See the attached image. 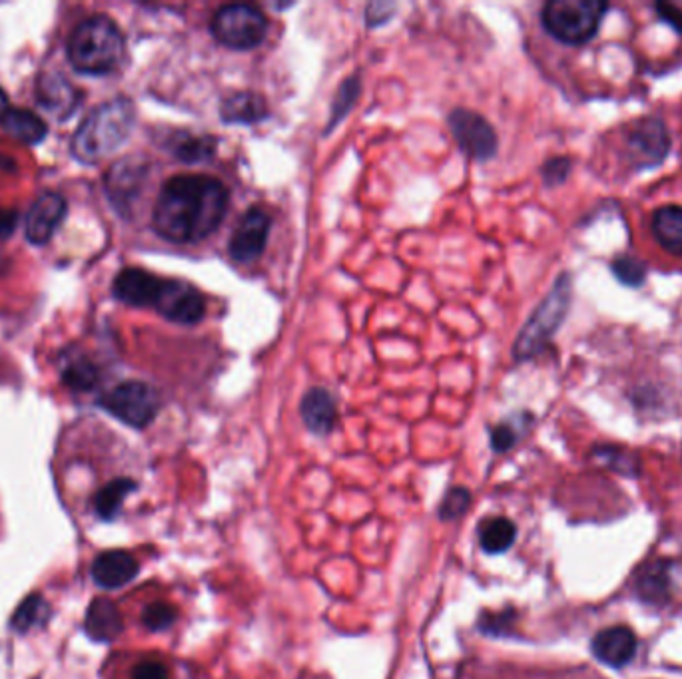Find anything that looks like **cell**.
<instances>
[{
	"label": "cell",
	"instance_id": "cell-1",
	"mask_svg": "<svg viewBox=\"0 0 682 679\" xmlns=\"http://www.w3.org/2000/svg\"><path fill=\"white\" fill-rule=\"evenodd\" d=\"M230 192L206 173H180L164 183L154 205L153 227L172 244H198L224 222Z\"/></svg>",
	"mask_w": 682,
	"mask_h": 679
},
{
	"label": "cell",
	"instance_id": "cell-2",
	"mask_svg": "<svg viewBox=\"0 0 682 679\" xmlns=\"http://www.w3.org/2000/svg\"><path fill=\"white\" fill-rule=\"evenodd\" d=\"M136 123V108L128 98L104 102L82 120L72 138V153L84 163L101 162L123 146Z\"/></svg>",
	"mask_w": 682,
	"mask_h": 679
},
{
	"label": "cell",
	"instance_id": "cell-3",
	"mask_svg": "<svg viewBox=\"0 0 682 679\" xmlns=\"http://www.w3.org/2000/svg\"><path fill=\"white\" fill-rule=\"evenodd\" d=\"M66 56L72 68L86 76H104L120 66L124 59V34L118 24L98 14L82 21L72 31Z\"/></svg>",
	"mask_w": 682,
	"mask_h": 679
},
{
	"label": "cell",
	"instance_id": "cell-4",
	"mask_svg": "<svg viewBox=\"0 0 682 679\" xmlns=\"http://www.w3.org/2000/svg\"><path fill=\"white\" fill-rule=\"evenodd\" d=\"M570 294H573L570 275L563 274L553 285L550 294L541 301L539 307L531 315L529 321L521 329L520 337L513 346V357L517 361H529L549 346L553 335L557 333V329L569 314Z\"/></svg>",
	"mask_w": 682,
	"mask_h": 679
},
{
	"label": "cell",
	"instance_id": "cell-5",
	"mask_svg": "<svg viewBox=\"0 0 682 679\" xmlns=\"http://www.w3.org/2000/svg\"><path fill=\"white\" fill-rule=\"evenodd\" d=\"M607 11L609 4L602 0H550L543 7L541 22L555 41L580 46L597 34Z\"/></svg>",
	"mask_w": 682,
	"mask_h": 679
},
{
	"label": "cell",
	"instance_id": "cell-6",
	"mask_svg": "<svg viewBox=\"0 0 682 679\" xmlns=\"http://www.w3.org/2000/svg\"><path fill=\"white\" fill-rule=\"evenodd\" d=\"M267 17L254 4H224L212 14L210 32L216 41L232 51H250L262 44Z\"/></svg>",
	"mask_w": 682,
	"mask_h": 679
},
{
	"label": "cell",
	"instance_id": "cell-7",
	"mask_svg": "<svg viewBox=\"0 0 682 679\" xmlns=\"http://www.w3.org/2000/svg\"><path fill=\"white\" fill-rule=\"evenodd\" d=\"M101 406L118 421H123L124 425L146 428L158 415L160 401L153 386L143 381H126L103 395Z\"/></svg>",
	"mask_w": 682,
	"mask_h": 679
},
{
	"label": "cell",
	"instance_id": "cell-8",
	"mask_svg": "<svg viewBox=\"0 0 682 679\" xmlns=\"http://www.w3.org/2000/svg\"><path fill=\"white\" fill-rule=\"evenodd\" d=\"M448 123L455 142L469 158L478 162H487L497 153L500 148L497 134L478 112L455 108L449 114Z\"/></svg>",
	"mask_w": 682,
	"mask_h": 679
},
{
	"label": "cell",
	"instance_id": "cell-9",
	"mask_svg": "<svg viewBox=\"0 0 682 679\" xmlns=\"http://www.w3.org/2000/svg\"><path fill=\"white\" fill-rule=\"evenodd\" d=\"M153 309L174 323L193 325L206 315V299L192 284L162 277Z\"/></svg>",
	"mask_w": 682,
	"mask_h": 679
},
{
	"label": "cell",
	"instance_id": "cell-10",
	"mask_svg": "<svg viewBox=\"0 0 682 679\" xmlns=\"http://www.w3.org/2000/svg\"><path fill=\"white\" fill-rule=\"evenodd\" d=\"M272 230V218L264 208L254 205L240 218L234 234L230 237L228 254L235 264H252L265 252Z\"/></svg>",
	"mask_w": 682,
	"mask_h": 679
},
{
	"label": "cell",
	"instance_id": "cell-11",
	"mask_svg": "<svg viewBox=\"0 0 682 679\" xmlns=\"http://www.w3.org/2000/svg\"><path fill=\"white\" fill-rule=\"evenodd\" d=\"M637 592L652 606H669L682 596V562L654 560L637 576Z\"/></svg>",
	"mask_w": 682,
	"mask_h": 679
},
{
	"label": "cell",
	"instance_id": "cell-12",
	"mask_svg": "<svg viewBox=\"0 0 682 679\" xmlns=\"http://www.w3.org/2000/svg\"><path fill=\"white\" fill-rule=\"evenodd\" d=\"M671 150V134L661 118H644L632 128L627 140V153L632 166L652 168L664 162Z\"/></svg>",
	"mask_w": 682,
	"mask_h": 679
},
{
	"label": "cell",
	"instance_id": "cell-13",
	"mask_svg": "<svg viewBox=\"0 0 682 679\" xmlns=\"http://www.w3.org/2000/svg\"><path fill=\"white\" fill-rule=\"evenodd\" d=\"M66 200L61 193L44 192L36 202L32 203L31 212L27 215V240L32 245L49 244L52 235L61 227L66 218Z\"/></svg>",
	"mask_w": 682,
	"mask_h": 679
},
{
	"label": "cell",
	"instance_id": "cell-14",
	"mask_svg": "<svg viewBox=\"0 0 682 679\" xmlns=\"http://www.w3.org/2000/svg\"><path fill=\"white\" fill-rule=\"evenodd\" d=\"M160 284H162V277L138 269V267H128L116 275L113 294L123 304L133 305V307H153Z\"/></svg>",
	"mask_w": 682,
	"mask_h": 679
},
{
	"label": "cell",
	"instance_id": "cell-15",
	"mask_svg": "<svg viewBox=\"0 0 682 679\" xmlns=\"http://www.w3.org/2000/svg\"><path fill=\"white\" fill-rule=\"evenodd\" d=\"M140 572L136 558L124 550L103 552L92 564V579L101 588H123Z\"/></svg>",
	"mask_w": 682,
	"mask_h": 679
},
{
	"label": "cell",
	"instance_id": "cell-16",
	"mask_svg": "<svg viewBox=\"0 0 682 679\" xmlns=\"http://www.w3.org/2000/svg\"><path fill=\"white\" fill-rule=\"evenodd\" d=\"M592 654L605 666L622 668L637 654V638L631 629L622 628V626L602 629L592 639Z\"/></svg>",
	"mask_w": 682,
	"mask_h": 679
},
{
	"label": "cell",
	"instance_id": "cell-17",
	"mask_svg": "<svg viewBox=\"0 0 682 679\" xmlns=\"http://www.w3.org/2000/svg\"><path fill=\"white\" fill-rule=\"evenodd\" d=\"M300 413L309 433L317 436L329 435L337 423L336 399L326 389L314 386L302 399Z\"/></svg>",
	"mask_w": 682,
	"mask_h": 679
},
{
	"label": "cell",
	"instance_id": "cell-18",
	"mask_svg": "<svg viewBox=\"0 0 682 679\" xmlns=\"http://www.w3.org/2000/svg\"><path fill=\"white\" fill-rule=\"evenodd\" d=\"M39 102L44 110L64 120L81 104V94L61 74H46L39 81Z\"/></svg>",
	"mask_w": 682,
	"mask_h": 679
},
{
	"label": "cell",
	"instance_id": "cell-19",
	"mask_svg": "<svg viewBox=\"0 0 682 679\" xmlns=\"http://www.w3.org/2000/svg\"><path fill=\"white\" fill-rule=\"evenodd\" d=\"M220 116L225 124H250L262 123L267 118V104L262 94L255 92H235L228 96L220 106Z\"/></svg>",
	"mask_w": 682,
	"mask_h": 679
},
{
	"label": "cell",
	"instance_id": "cell-20",
	"mask_svg": "<svg viewBox=\"0 0 682 679\" xmlns=\"http://www.w3.org/2000/svg\"><path fill=\"white\" fill-rule=\"evenodd\" d=\"M86 632L96 641H113L123 632V616L111 600H94L86 614Z\"/></svg>",
	"mask_w": 682,
	"mask_h": 679
},
{
	"label": "cell",
	"instance_id": "cell-21",
	"mask_svg": "<svg viewBox=\"0 0 682 679\" xmlns=\"http://www.w3.org/2000/svg\"><path fill=\"white\" fill-rule=\"evenodd\" d=\"M652 235L657 242L672 255L682 257V208L681 205H662L652 213Z\"/></svg>",
	"mask_w": 682,
	"mask_h": 679
},
{
	"label": "cell",
	"instance_id": "cell-22",
	"mask_svg": "<svg viewBox=\"0 0 682 679\" xmlns=\"http://www.w3.org/2000/svg\"><path fill=\"white\" fill-rule=\"evenodd\" d=\"M146 178V166L134 160L116 163L113 172L108 173V193L116 203H130L138 195V190Z\"/></svg>",
	"mask_w": 682,
	"mask_h": 679
},
{
	"label": "cell",
	"instance_id": "cell-23",
	"mask_svg": "<svg viewBox=\"0 0 682 679\" xmlns=\"http://www.w3.org/2000/svg\"><path fill=\"white\" fill-rule=\"evenodd\" d=\"M4 132L11 134L12 138L24 144H39L46 136V124L42 123L41 116L24 108H12L2 116Z\"/></svg>",
	"mask_w": 682,
	"mask_h": 679
},
{
	"label": "cell",
	"instance_id": "cell-24",
	"mask_svg": "<svg viewBox=\"0 0 682 679\" xmlns=\"http://www.w3.org/2000/svg\"><path fill=\"white\" fill-rule=\"evenodd\" d=\"M517 538V528L507 518H490L479 527V544L487 554L507 552Z\"/></svg>",
	"mask_w": 682,
	"mask_h": 679
},
{
	"label": "cell",
	"instance_id": "cell-25",
	"mask_svg": "<svg viewBox=\"0 0 682 679\" xmlns=\"http://www.w3.org/2000/svg\"><path fill=\"white\" fill-rule=\"evenodd\" d=\"M136 488H138V485L134 482L133 478H116L111 485H106L94 498L96 514L103 518V520H114L116 514L120 512L126 497L133 495Z\"/></svg>",
	"mask_w": 682,
	"mask_h": 679
},
{
	"label": "cell",
	"instance_id": "cell-26",
	"mask_svg": "<svg viewBox=\"0 0 682 679\" xmlns=\"http://www.w3.org/2000/svg\"><path fill=\"white\" fill-rule=\"evenodd\" d=\"M216 138L212 136H193V134H176L172 142V152L180 162H206L216 153Z\"/></svg>",
	"mask_w": 682,
	"mask_h": 679
},
{
	"label": "cell",
	"instance_id": "cell-27",
	"mask_svg": "<svg viewBox=\"0 0 682 679\" xmlns=\"http://www.w3.org/2000/svg\"><path fill=\"white\" fill-rule=\"evenodd\" d=\"M359 91H361V81L359 76H349L339 88H337L336 98L332 104V116H329V123H327L326 132L336 130L337 124L342 123L346 118L347 114L352 112V108L356 106L357 98H359Z\"/></svg>",
	"mask_w": 682,
	"mask_h": 679
},
{
	"label": "cell",
	"instance_id": "cell-28",
	"mask_svg": "<svg viewBox=\"0 0 682 679\" xmlns=\"http://www.w3.org/2000/svg\"><path fill=\"white\" fill-rule=\"evenodd\" d=\"M62 379L66 381V385H71L76 391H91L98 381V373L88 359L76 356L64 363Z\"/></svg>",
	"mask_w": 682,
	"mask_h": 679
},
{
	"label": "cell",
	"instance_id": "cell-29",
	"mask_svg": "<svg viewBox=\"0 0 682 679\" xmlns=\"http://www.w3.org/2000/svg\"><path fill=\"white\" fill-rule=\"evenodd\" d=\"M46 616H49L46 602L41 596H29L22 602L21 608L17 609V614L12 618V628L24 634V632L42 624Z\"/></svg>",
	"mask_w": 682,
	"mask_h": 679
},
{
	"label": "cell",
	"instance_id": "cell-30",
	"mask_svg": "<svg viewBox=\"0 0 682 679\" xmlns=\"http://www.w3.org/2000/svg\"><path fill=\"white\" fill-rule=\"evenodd\" d=\"M612 274L627 287H641L647 279V267L629 255H621L612 262Z\"/></svg>",
	"mask_w": 682,
	"mask_h": 679
},
{
	"label": "cell",
	"instance_id": "cell-31",
	"mask_svg": "<svg viewBox=\"0 0 682 679\" xmlns=\"http://www.w3.org/2000/svg\"><path fill=\"white\" fill-rule=\"evenodd\" d=\"M178 619V612L166 602H156L144 609L143 624L150 632H164V629L172 628L174 622Z\"/></svg>",
	"mask_w": 682,
	"mask_h": 679
},
{
	"label": "cell",
	"instance_id": "cell-32",
	"mask_svg": "<svg viewBox=\"0 0 682 679\" xmlns=\"http://www.w3.org/2000/svg\"><path fill=\"white\" fill-rule=\"evenodd\" d=\"M469 507H471V495H469L468 488H451L448 497L443 498V502L439 507V518L441 520H455V518L463 517Z\"/></svg>",
	"mask_w": 682,
	"mask_h": 679
},
{
	"label": "cell",
	"instance_id": "cell-33",
	"mask_svg": "<svg viewBox=\"0 0 682 679\" xmlns=\"http://www.w3.org/2000/svg\"><path fill=\"white\" fill-rule=\"evenodd\" d=\"M595 457L601 458L602 465H611L612 460H617L612 468H617V473H637L634 468H637V460L631 455H627V453H622L619 448H599L597 453H595Z\"/></svg>",
	"mask_w": 682,
	"mask_h": 679
},
{
	"label": "cell",
	"instance_id": "cell-34",
	"mask_svg": "<svg viewBox=\"0 0 682 679\" xmlns=\"http://www.w3.org/2000/svg\"><path fill=\"white\" fill-rule=\"evenodd\" d=\"M517 431H515V426L510 425V423H503V425H497L493 431H491V446H493V450H497V453H505V450H510L517 443Z\"/></svg>",
	"mask_w": 682,
	"mask_h": 679
},
{
	"label": "cell",
	"instance_id": "cell-35",
	"mask_svg": "<svg viewBox=\"0 0 682 679\" xmlns=\"http://www.w3.org/2000/svg\"><path fill=\"white\" fill-rule=\"evenodd\" d=\"M570 172V162L567 158H553L543 166V180L547 185H559L567 180Z\"/></svg>",
	"mask_w": 682,
	"mask_h": 679
},
{
	"label": "cell",
	"instance_id": "cell-36",
	"mask_svg": "<svg viewBox=\"0 0 682 679\" xmlns=\"http://www.w3.org/2000/svg\"><path fill=\"white\" fill-rule=\"evenodd\" d=\"M133 679H170V669L162 661L146 659L133 669Z\"/></svg>",
	"mask_w": 682,
	"mask_h": 679
},
{
	"label": "cell",
	"instance_id": "cell-37",
	"mask_svg": "<svg viewBox=\"0 0 682 679\" xmlns=\"http://www.w3.org/2000/svg\"><path fill=\"white\" fill-rule=\"evenodd\" d=\"M654 9L662 22L682 34V2H657Z\"/></svg>",
	"mask_w": 682,
	"mask_h": 679
},
{
	"label": "cell",
	"instance_id": "cell-38",
	"mask_svg": "<svg viewBox=\"0 0 682 679\" xmlns=\"http://www.w3.org/2000/svg\"><path fill=\"white\" fill-rule=\"evenodd\" d=\"M394 11H396V7H394V4H387V2H374V4H369L366 11L367 26L374 29V26L386 24V22L391 19Z\"/></svg>",
	"mask_w": 682,
	"mask_h": 679
},
{
	"label": "cell",
	"instance_id": "cell-39",
	"mask_svg": "<svg viewBox=\"0 0 682 679\" xmlns=\"http://www.w3.org/2000/svg\"><path fill=\"white\" fill-rule=\"evenodd\" d=\"M17 220L19 215L14 210H0V242L11 237L12 232L17 230Z\"/></svg>",
	"mask_w": 682,
	"mask_h": 679
},
{
	"label": "cell",
	"instance_id": "cell-40",
	"mask_svg": "<svg viewBox=\"0 0 682 679\" xmlns=\"http://www.w3.org/2000/svg\"><path fill=\"white\" fill-rule=\"evenodd\" d=\"M9 110H11V108H9V98H7L4 91L0 88V120H2V116Z\"/></svg>",
	"mask_w": 682,
	"mask_h": 679
}]
</instances>
